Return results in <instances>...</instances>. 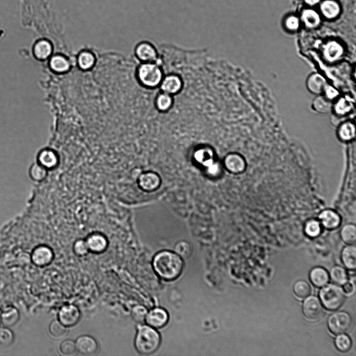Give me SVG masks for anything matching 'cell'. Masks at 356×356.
I'll return each mask as SVG.
<instances>
[{"mask_svg":"<svg viewBox=\"0 0 356 356\" xmlns=\"http://www.w3.org/2000/svg\"><path fill=\"white\" fill-rule=\"evenodd\" d=\"M15 335L9 327H0V347L6 348L14 342Z\"/></svg>","mask_w":356,"mask_h":356,"instance_id":"obj_33","label":"cell"},{"mask_svg":"<svg viewBox=\"0 0 356 356\" xmlns=\"http://www.w3.org/2000/svg\"><path fill=\"white\" fill-rule=\"evenodd\" d=\"M17 261L19 264L22 266H27L31 264L32 261L31 255L27 252H21L17 257Z\"/></svg>","mask_w":356,"mask_h":356,"instance_id":"obj_43","label":"cell"},{"mask_svg":"<svg viewBox=\"0 0 356 356\" xmlns=\"http://www.w3.org/2000/svg\"><path fill=\"white\" fill-rule=\"evenodd\" d=\"M293 290L295 295L300 298H306L311 292L310 285L303 280L297 281L294 285Z\"/></svg>","mask_w":356,"mask_h":356,"instance_id":"obj_32","label":"cell"},{"mask_svg":"<svg viewBox=\"0 0 356 356\" xmlns=\"http://www.w3.org/2000/svg\"><path fill=\"white\" fill-rule=\"evenodd\" d=\"M350 109L348 102L344 99L340 100L335 106V111L338 116L344 115Z\"/></svg>","mask_w":356,"mask_h":356,"instance_id":"obj_41","label":"cell"},{"mask_svg":"<svg viewBox=\"0 0 356 356\" xmlns=\"http://www.w3.org/2000/svg\"><path fill=\"white\" fill-rule=\"evenodd\" d=\"M286 28L289 31H296L298 29L300 22L298 18L294 16H290L286 18L285 22Z\"/></svg>","mask_w":356,"mask_h":356,"instance_id":"obj_42","label":"cell"},{"mask_svg":"<svg viewBox=\"0 0 356 356\" xmlns=\"http://www.w3.org/2000/svg\"><path fill=\"white\" fill-rule=\"evenodd\" d=\"M146 321L148 324L153 328H161L166 325L169 321V315L164 309L157 308L148 313Z\"/></svg>","mask_w":356,"mask_h":356,"instance_id":"obj_12","label":"cell"},{"mask_svg":"<svg viewBox=\"0 0 356 356\" xmlns=\"http://www.w3.org/2000/svg\"><path fill=\"white\" fill-rule=\"evenodd\" d=\"M336 348L341 352H347L351 348L352 342L350 338L344 334H339L335 339Z\"/></svg>","mask_w":356,"mask_h":356,"instance_id":"obj_35","label":"cell"},{"mask_svg":"<svg viewBox=\"0 0 356 356\" xmlns=\"http://www.w3.org/2000/svg\"><path fill=\"white\" fill-rule=\"evenodd\" d=\"M74 250L76 255L84 256L88 253L89 248L86 240L79 239L76 241L74 245Z\"/></svg>","mask_w":356,"mask_h":356,"instance_id":"obj_39","label":"cell"},{"mask_svg":"<svg viewBox=\"0 0 356 356\" xmlns=\"http://www.w3.org/2000/svg\"><path fill=\"white\" fill-rule=\"evenodd\" d=\"M54 257L52 249L46 246L37 247L34 250L31 255L32 261L39 266H44L50 264Z\"/></svg>","mask_w":356,"mask_h":356,"instance_id":"obj_11","label":"cell"},{"mask_svg":"<svg viewBox=\"0 0 356 356\" xmlns=\"http://www.w3.org/2000/svg\"><path fill=\"white\" fill-rule=\"evenodd\" d=\"M164 76V71L157 63H142L137 69L138 82L147 88L156 89L159 87Z\"/></svg>","mask_w":356,"mask_h":356,"instance_id":"obj_3","label":"cell"},{"mask_svg":"<svg viewBox=\"0 0 356 356\" xmlns=\"http://www.w3.org/2000/svg\"><path fill=\"white\" fill-rule=\"evenodd\" d=\"M153 264L157 274L166 281L174 280L179 277L184 266L180 256L168 251L158 253L154 258Z\"/></svg>","mask_w":356,"mask_h":356,"instance_id":"obj_1","label":"cell"},{"mask_svg":"<svg viewBox=\"0 0 356 356\" xmlns=\"http://www.w3.org/2000/svg\"><path fill=\"white\" fill-rule=\"evenodd\" d=\"M302 311L305 316L312 321L322 318L324 309L320 299L314 296L307 297L302 304Z\"/></svg>","mask_w":356,"mask_h":356,"instance_id":"obj_6","label":"cell"},{"mask_svg":"<svg viewBox=\"0 0 356 356\" xmlns=\"http://www.w3.org/2000/svg\"><path fill=\"white\" fill-rule=\"evenodd\" d=\"M80 317L79 309L73 305L62 307L59 313V321L67 327L75 325L79 322Z\"/></svg>","mask_w":356,"mask_h":356,"instance_id":"obj_8","label":"cell"},{"mask_svg":"<svg viewBox=\"0 0 356 356\" xmlns=\"http://www.w3.org/2000/svg\"><path fill=\"white\" fill-rule=\"evenodd\" d=\"M31 179L36 182H42L46 179L48 174V170L37 163L33 164L29 171Z\"/></svg>","mask_w":356,"mask_h":356,"instance_id":"obj_25","label":"cell"},{"mask_svg":"<svg viewBox=\"0 0 356 356\" xmlns=\"http://www.w3.org/2000/svg\"><path fill=\"white\" fill-rule=\"evenodd\" d=\"M319 219L322 225L328 230L337 228L340 222L339 215L332 210H325L319 214Z\"/></svg>","mask_w":356,"mask_h":356,"instance_id":"obj_14","label":"cell"},{"mask_svg":"<svg viewBox=\"0 0 356 356\" xmlns=\"http://www.w3.org/2000/svg\"><path fill=\"white\" fill-rule=\"evenodd\" d=\"M307 87L312 93L319 95L324 92L327 84L322 76L319 74H313L308 79Z\"/></svg>","mask_w":356,"mask_h":356,"instance_id":"obj_16","label":"cell"},{"mask_svg":"<svg viewBox=\"0 0 356 356\" xmlns=\"http://www.w3.org/2000/svg\"><path fill=\"white\" fill-rule=\"evenodd\" d=\"M329 274L322 267H316L310 273V279L312 283L317 287L326 285L329 281Z\"/></svg>","mask_w":356,"mask_h":356,"instance_id":"obj_18","label":"cell"},{"mask_svg":"<svg viewBox=\"0 0 356 356\" xmlns=\"http://www.w3.org/2000/svg\"><path fill=\"white\" fill-rule=\"evenodd\" d=\"M148 311L146 307L141 305L135 306L132 310L131 315L135 321L138 323L144 322L147 317Z\"/></svg>","mask_w":356,"mask_h":356,"instance_id":"obj_37","label":"cell"},{"mask_svg":"<svg viewBox=\"0 0 356 356\" xmlns=\"http://www.w3.org/2000/svg\"><path fill=\"white\" fill-rule=\"evenodd\" d=\"M224 163L227 169L234 173L243 172L246 168L245 160L237 154L228 155L225 159Z\"/></svg>","mask_w":356,"mask_h":356,"instance_id":"obj_15","label":"cell"},{"mask_svg":"<svg viewBox=\"0 0 356 356\" xmlns=\"http://www.w3.org/2000/svg\"><path fill=\"white\" fill-rule=\"evenodd\" d=\"M341 46L336 42H330L327 44L325 50L326 58L332 61L338 59L342 54Z\"/></svg>","mask_w":356,"mask_h":356,"instance_id":"obj_29","label":"cell"},{"mask_svg":"<svg viewBox=\"0 0 356 356\" xmlns=\"http://www.w3.org/2000/svg\"><path fill=\"white\" fill-rule=\"evenodd\" d=\"M86 241L89 250L95 253L105 251L108 246L107 238L101 234L96 233L89 236Z\"/></svg>","mask_w":356,"mask_h":356,"instance_id":"obj_13","label":"cell"},{"mask_svg":"<svg viewBox=\"0 0 356 356\" xmlns=\"http://www.w3.org/2000/svg\"><path fill=\"white\" fill-rule=\"evenodd\" d=\"M320 10L323 16L329 20L336 18L340 12L339 4L334 0H325L320 6Z\"/></svg>","mask_w":356,"mask_h":356,"instance_id":"obj_19","label":"cell"},{"mask_svg":"<svg viewBox=\"0 0 356 356\" xmlns=\"http://www.w3.org/2000/svg\"><path fill=\"white\" fill-rule=\"evenodd\" d=\"M95 61L94 56L87 52L82 53L79 58V65L81 69L85 70L91 68L94 65Z\"/></svg>","mask_w":356,"mask_h":356,"instance_id":"obj_38","label":"cell"},{"mask_svg":"<svg viewBox=\"0 0 356 356\" xmlns=\"http://www.w3.org/2000/svg\"><path fill=\"white\" fill-rule=\"evenodd\" d=\"M77 350L84 355H92L97 353L99 345L96 340L89 335L79 337L76 341Z\"/></svg>","mask_w":356,"mask_h":356,"instance_id":"obj_10","label":"cell"},{"mask_svg":"<svg viewBox=\"0 0 356 356\" xmlns=\"http://www.w3.org/2000/svg\"><path fill=\"white\" fill-rule=\"evenodd\" d=\"M341 259L343 263L349 270L356 268V249L354 245H348L342 249Z\"/></svg>","mask_w":356,"mask_h":356,"instance_id":"obj_21","label":"cell"},{"mask_svg":"<svg viewBox=\"0 0 356 356\" xmlns=\"http://www.w3.org/2000/svg\"><path fill=\"white\" fill-rule=\"evenodd\" d=\"M352 324L351 316L345 311L335 312L329 316L327 320L328 328L334 335L347 333L351 328Z\"/></svg>","mask_w":356,"mask_h":356,"instance_id":"obj_5","label":"cell"},{"mask_svg":"<svg viewBox=\"0 0 356 356\" xmlns=\"http://www.w3.org/2000/svg\"><path fill=\"white\" fill-rule=\"evenodd\" d=\"M175 250L178 255L183 257H188L191 252L189 245L185 241H181L178 243L175 246Z\"/></svg>","mask_w":356,"mask_h":356,"instance_id":"obj_40","label":"cell"},{"mask_svg":"<svg viewBox=\"0 0 356 356\" xmlns=\"http://www.w3.org/2000/svg\"><path fill=\"white\" fill-rule=\"evenodd\" d=\"M314 109L321 113H326L331 110L332 104L331 100L325 96H319L316 98L313 103Z\"/></svg>","mask_w":356,"mask_h":356,"instance_id":"obj_27","label":"cell"},{"mask_svg":"<svg viewBox=\"0 0 356 356\" xmlns=\"http://www.w3.org/2000/svg\"><path fill=\"white\" fill-rule=\"evenodd\" d=\"M51 67L56 72L62 73L68 71L70 64L67 60L60 56L54 57L50 61Z\"/></svg>","mask_w":356,"mask_h":356,"instance_id":"obj_30","label":"cell"},{"mask_svg":"<svg viewBox=\"0 0 356 356\" xmlns=\"http://www.w3.org/2000/svg\"><path fill=\"white\" fill-rule=\"evenodd\" d=\"M338 136L342 141H351L355 136L354 125L350 122L342 124L338 130Z\"/></svg>","mask_w":356,"mask_h":356,"instance_id":"obj_28","label":"cell"},{"mask_svg":"<svg viewBox=\"0 0 356 356\" xmlns=\"http://www.w3.org/2000/svg\"><path fill=\"white\" fill-rule=\"evenodd\" d=\"M49 332L56 338H60L66 335L68 333L67 327L63 325L59 320H55L49 326Z\"/></svg>","mask_w":356,"mask_h":356,"instance_id":"obj_31","label":"cell"},{"mask_svg":"<svg viewBox=\"0 0 356 356\" xmlns=\"http://www.w3.org/2000/svg\"><path fill=\"white\" fill-rule=\"evenodd\" d=\"M20 313L18 310L14 307L6 308L0 315L1 323L5 327H11L17 324L20 319Z\"/></svg>","mask_w":356,"mask_h":356,"instance_id":"obj_17","label":"cell"},{"mask_svg":"<svg viewBox=\"0 0 356 356\" xmlns=\"http://www.w3.org/2000/svg\"><path fill=\"white\" fill-rule=\"evenodd\" d=\"M135 54L142 63H157L159 58L157 47L148 41L139 43L136 48Z\"/></svg>","mask_w":356,"mask_h":356,"instance_id":"obj_7","label":"cell"},{"mask_svg":"<svg viewBox=\"0 0 356 356\" xmlns=\"http://www.w3.org/2000/svg\"><path fill=\"white\" fill-rule=\"evenodd\" d=\"M324 92L325 97L330 100L335 98L338 95V93L335 89L330 86L326 87Z\"/></svg>","mask_w":356,"mask_h":356,"instance_id":"obj_44","label":"cell"},{"mask_svg":"<svg viewBox=\"0 0 356 356\" xmlns=\"http://www.w3.org/2000/svg\"><path fill=\"white\" fill-rule=\"evenodd\" d=\"M305 233L310 237L319 236L321 232V227L319 221L311 220L308 221L304 228Z\"/></svg>","mask_w":356,"mask_h":356,"instance_id":"obj_34","label":"cell"},{"mask_svg":"<svg viewBox=\"0 0 356 356\" xmlns=\"http://www.w3.org/2000/svg\"><path fill=\"white\" fill-rule=\"evenodd\" d=\"M320 298L323 306L328 310H336L345 301L344 291L339 286L329 284L323 286L320 291Z\"/></svg>","mask_w":356,"mask_h":356,"instance_id":"obj_4","label":"cell"},{"mask_svg":"<svg viewBox=\"0 0 356 356\" xmlns=\"http://www.w3.org/2000/svg\"><path fill=\"white\" fill-rule=\"evenodd\" d=\"M159 183L158 176L154 173L142 174L138 177V184L143 189L150 191L157 188Z\"/></svg>","mask_w":356,"mask_h":356,"instance_id":"obj_20","label":"cell"},{"mask_svg":"<svg viewBox=\"0 0 356 356\" xmlns=\"http://www.w3.org/2000/svg\"><path fill=\"white\" fill-rule=\"evenodd\" d=\"M38 163L48 171L57 168L60 158L57 152L53 149H45L40 151L37 157Z\"/></svg>","mask_w":356,"mask_h":356,"instance_id":"obj_9","label":"cell"},{"mask_svg":"<svg viewBox=\"0 0 356 356\" xmlns=\"http://www.w3.org/2000/svg\"><path fill=\"white\" fill-rule=\"evenodd\" d=\"M332 281L338 285H344L348 281V273L345 269L341 266L333 267L329 273Z\"/></svg>","mask_w":356,"mask_h":356,"instance_id":"obj_22","label":"cell"},{"mask_svg":"<svg viewBox=\"0 0 356 356\" xmlns=\"http://www.w3.org/2000/svg\"><path fill=\"white\" fill-rule=\"evenodd\" d=\"M61 352L65 355H73L77 352L76 343L72 340L67 339L63 341L60 346Z\"/></svg>","mask_w":356,"mask_h":356,"instance_id":"obj_36","label":"cell"},{"mask_svg":"<svg viewBox=\"0 0 356 356\" xmlns=\"http://www.w3.org/2000/svg\"><path fill=\"white\" fill-rule=\"evenodd\" d=\"M0 324H1V319H0Z\"/></svg>","mask_w":356,"mask_h":356,"instance_id":"obj_47","label":"cell"},{"mask_svg":"<svg viewBox=\"0 0 356 356\" xmlns=\"http://www.w3.org/2000/svg\"><path fill=\"white\" fill-rule=\"evenodd\" d=\"M160 342V336L153 327L146 325L139 327L135 345L139 353L149 354L154 352L159 348Z\"/></svg>","mask_w":356,"mask_h":356,"instance_id":"obj_2","label":"cell"},{"mask_svg":"<svg viewBox=\"0 0 356 356\" xmlns=\"http://www.w3.org/2000/svg\"><path fill=\"white\" fill-rule=\"evenodd\" d=\"M302 19L306 26L309 28H315L320 24L321 19L317 13L311 9L303 11L301 16Z\"/></svg>","mask_w":356,"mask_h":356,"instance_id":"obj_23","label":"cell"},{"mask_svg":"<svg viewBox=\"0 0 356 356\" xmlns=\"http://www.w3.org/2000/svg\"><path fill=\"white\" fill-rule=\"evenodd\" d=\"M343 286V290L347 294H350L353 291V285L350 282H346Z\"/></svg>","mask_w":356,"mask_h":356,"instance_id":"obj_45","label":"cell"},{"mask_svg":"<svg viewBox=\"0 0 356 356\" xmlns=\"http://www.w3.org/2000/svg\"><path fill=\"white\" fill-rule=\"evenodd\" d=\"M340 237L344 243L348 245H353L356 240V228L353 224H347L343 226L340 230Z\"/></svg>","mask_w":356,"mask_h":356,"instance_id":"obj_24","label":"cell"},{"mask_svg":"<svg viewBox=\"0 0 356 356\" xmlns=\"http://www.w3.org/2000/svg\"><path fill=\"white\" fill-rule=\"evenodd\" d=\"M320 0H305V2L310 6H313L318 4Z\"/></svg>","mask_w":356,"mask_h":356,"instance_id":"obj_46","label":"cell"},{"mask_svg":"<svg viewBox=\"0 0 356 356\" xmlns=\"http://www.w3.org/2000/svg\"><path fill=\"white\" fill-rule=\"evenodd\" d=\"M52 53V45L46 41H42L37 43L34 48L36 57L41 60L48 58Z\"/></svg>","mask_w":356,"mask_h":356,"instance_id":"obj_26","label":"cell"}]
</instances>
